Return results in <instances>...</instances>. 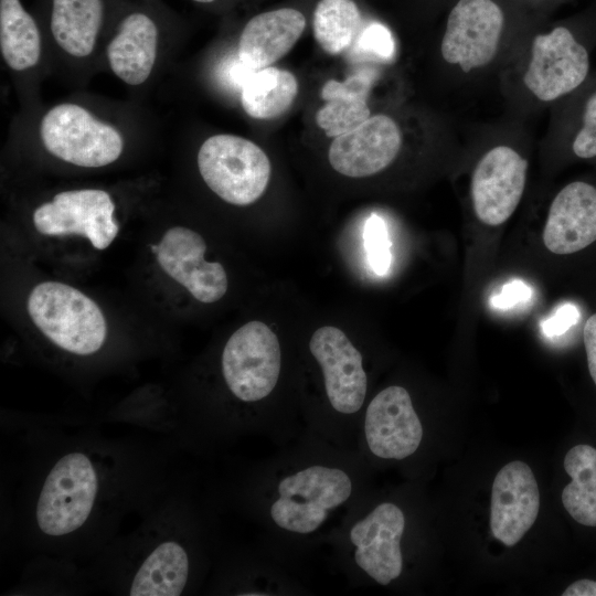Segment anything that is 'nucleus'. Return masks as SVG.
<instances>
[{
  "label": "nucleus",
  "instance_id": "39448f33",
  "mask_svg": "<svg viewBox=\"0 0 596 596\" xmlns=\"http://www.w3.org/2000/svg\"><path fill=\"white\" fill-rule=\"evenodd\" d=\"M198 167L205 184L223 201L249 205L265 192L270 161L253 141L228 134L209 137L198 152Z\"/></svg>",
  "mask_w": 596,
  "mask_h": 596
},
{
  "label": "nucleus",
  "instance_id": "4468645a",
  "mask_svg": "<svg viewBox=\"0 0 596 596\" xmlns=\"http://www.w3.org/2000/svg\"><path fill=\"white\" fill-rule=\"evenodd\" d=\"M539 509V487L531 468L520 460L503 466L492 483V535L507 546L515 545L535 522Z\"/></svg>",
  "mask_w": 596,
  "mask_h": 596
},
{
  "label": "nucleus",
  "instance_id": "6ab92c4d",
  "mask_svg": "<svg viewBox=\"0 0 596 596\" xmlns=\"http://www.w3.org/2000/svg\"><path fill=\"white\" fill-rule=\"evenodd\" d=\"M102 20L100 0H53L51 31L71 56L86 57L94 51Z\"/></svg>",
  "mask_w": 596,
  "mask_h": 596
},
{
  "label": "nucleus",
  "instance_id": "aec40b11",
  "mask_svg": "<svg viewBox=\"0 0 596 596\" xmlns=\"http://www.w3.org/2000/svg\"><path fill=\"white\" fill-rule=\"evenodd\" d=\"M190 576L185 549L174 542L159 544L138 568L129 589L131 596H178Z\"/></svg>",
  "mask_w": 596,
  "mask_h": 596
},
{
  "label": "nucleus",
  "instance_id": "2eb2a0df",
  "mask_svg": "<svg viewBox=\"0 0 596 596\" xmlns=\"http://www.w3.org/2000/svg\"><path fill=\"white\" fill-rule=\"evenodd\" d=\"M596 241V188L583 181L566 184L553 199L545 226V247L558 255L582 251Z\"/></svg>",
  "mask_w": 596,
  "mask_h": 596
},
{
  "label": "nucleus",
  "instance_id": "a211bd4d",
  "mask_svg": "<svg viewBox=\"0 0 596 596\" xmlns=\"http://www.w3.org/2000/svg\"><path fill=\"white\" fill-rule=\"evenodd\" d=\"M374 79V72L362 71L343 82L324 83L321 97L327 103L317 111L316 123L328 137L345 134L371 116L366 98Z\"/></svg>",
  "mask_w": 596,
  "mask_h": 596
},
{
  "label": "nucleus",
  "instance_id": "412c9836",
  "mask_svg": "<svg viewBox=\"0 0 596 596\" xmlns=\"http://www.w3.org/2000/svg\"><path fill=\"white\" fill-rule=\"evenodd\" d=\"M298 93L292 73L268 66L249 75L241 88V104L255 119H273L288 110Z\"/></svg>",
  "mask_w": 596,
  "mask_h": 596
},
{
  "label": "nucleus",
  "instance_id": "7c9ffc66",
  "mask_svg": "<svg viewBox=\"0 0 596 596\" xmlns=\"http://www.w3.org/2000/svg\"><path fill=\"white\" fill-rule=\"evenodd\" d=\"M563 596H596V581L579 579L572 583L562 594Z\"/></svg>",
  "mask_w": 596,
  "mask_h": 596
},
{
  "label": "nucleus",
  "instance_id": "f257e3e1",
  "mask_svg": "<svg viewBox=\"0 0 596 596\" xmlns=\"http://www.w3.org/2000/svg\"><path fill=\"white\" fill-rule=\"evenodd\" d=\"M260 464L247 489L248 507L266 545L300 562L327 545L371 490V467L358 450L305 430Z\"/></svg>",
  "mask_w": 596,
  "mask_h": 596
},
{
  "label": "nucleus",
  "instance_id": "423d86ee",
  "mask_svg": "<svg viewBox=\"0 0 596 596\" xmlns=\"http://www.w3.org/2000/svg\"><path fill=\"white\" fill-rule=\"evenodd\" d=\"M40 137L51 155L85 168L110 164L124 150V138L114 126L72 103L58 104L44 114Z\"/></svg>",
  "mask_w": 596,
  "mask_h": 596
},
{
  "label": "nucleus",
  "instance_id": "393cba45",
  "mask_svg": "<svg viewBox=\"0 0 596 596\" xmlns=\"http://www.w3.org/2000/svg\"><path fill=\"white\" fill-rule=\"evenodd\" d=\"M353 52L359 57L386 62L395 54V41L384 24L372 22L358 35Z\"/></svg>",
  "mask_w": 596,
  "mask_h": 596
},
{
  "label": "nucleus",
  "instance_id": "b1692460",
  "mask_svg": "<svg viewBox=\"0 0 596 596\" xmlns=\"http://www.w3.org/2000/svg\"><path fill=\"white\" fill-rule=\"evenodd\" d=\"M360 22L353 0H320L313 12V35L323 51L336 55L352 44Z\"/></svg>",
  "mask_w": 596,
  "mask_h": 596
},
{
  "label": "nucleus",
  "instance_id": "c756f323",
  "mask_svg": "<svg viewBox=\"0 0 596 596\" xmlns=\"http://www.w3.org/2000/svg\"><path fill=\"white\" fill-rule=\"evenodd\" d=\"M583 339L589 374L596 384V313L592 315L586 320L583 330Z\"/></svg>",
  "mask_w": 596,
  "mask_h": 596
},
{
  "label": "nucleus",
  "instance_id": "bb28decb",
  "mask_svg": "<svg viewBox=\"0 0 596 596\" xmlns=\"http://www.w3.org/2000/svg\"><path fill=\"white\" fill-rule=\"evenodd\" d=\"M572 150L582 159L596 157V92L585 105L583 124L574 137Z\"/></svg>",
  "mask_w": 596,
  "mask_h": 596
},
{
  "label": "nucleus",
  "instance_id": "2f4dec72",
  "mask_svg": "<svg viewBox=\"0 0 596 596\" xmlns=\"http://www.w3.org/2000/svg\"><path fill=\"white\" fill-rule=\"evenodd\" d=\"M196 2H201V3H209V2H212L214 0H194Z\"/></svg>",
  "mask_w": 596,
  "mask_h": 596
},
{
  "label": "nucleus",
  "instance_id": "7ed1b4c3",
  "mask_svg": "<svg viewBox=\"0 0 596 596\" xmlns=\"http://www.w3.org/2000/svg\"><path fill=\"white\" fill-rule=\"evenodd\" d=\"M34 324L61 349L88 355L98 351L107 334L99 307L78 289L57 281L36 285L28 299Z\"/></svg>",
  "mask_w": 596,
  "mask_h": 596
},
{
  "label": "nucleus",
  "instance_id": "ddd939ff",
  "mask_svg": "<svg viewBox=\"0 0 596 596\" xmlns=\"http://www.w3.org/2000/svg\"><path fill=\"white\" fill-rule=\"evenodd\" d=\"M402 145L403 135L396 120L377 114L334 137L328 158L340 174L365 178L387 168L396 159Z\"/></svg>",
  "mask_w": 596,
  "mask_h": 596
},
{
  "label": "nucleus",
  "instance_id": "dca6fc26",
  "mask_svg": "<svg viewBox=\"0 0 596 596\" xmlns=\"http://www.w3.org/2000/svg\"><path fill=\"white\" fill-rule=\"evenodd\" d=\"M305 26L302 13L291 8L257 14L241 33L237 56L253 71L268 67L291 50Z\"/></svg>",
  "mask_w": 596,
  "mask_h": 596
},
{
  "label": "nucleus",
  "instance_id": "9b49d317",
  "mask_svg": "<svg viewBox=\"0 0 596 596\" xmlns=\"http://www.w3.org/2000/svg\"><path fill=\"white\" fill-rule=\"evenodd\" d=\"M528 160L514 147H490L476 163L470 195L477 219L489 226L508 221L517 210L526 183Z\"/></svg>",
  "mask_w": 596,
  "mask_h": 596
},
{
  "label": "nucleus",
  "instance_id": "20e7f679",
  "mask_svg": "<svg viewBox=\"0 0 596 596\" xmlns=\"http://www.w3.org/2000/svg\"><path fill=\"white\" fill-rule=\"evenodd\" d=\"M425 428L412 395L393 384L369 398L358 425L355 447L371 468L404 461L421 449Z\"/></svg>",
  "mask_w": 596,
  "mask_h": 596
},
{
  "label": "nucleus",
  "instance_id": "f03ea898",
  "mask_svg": "<svg viewBox=\"0 0 596 596\" xmlns=\"http://www.w3.org/2000/svg\"><path fill=\"white\" fill-rule=\"evenodd\" d=\"M407 524L398 502L375 497L370 490L326 545L330 565L355 587L396 583L406 566L403 542Z\"/></svg>",
  "mask_w": 596,
  "mask_h": 596
},
{
  "label": "nucleus",
  "instance_id": "0eeeda50",
  "mask_svg": "<svg viewBox=\"0 0 596 596\" xmlns=\"http://www.w3.org/2000/svg\"><path fill=\"white\" fill-rule=\"evenodd\" d=\"M98 491V477L83 453L63 456L47 475L36 504V523L50 536L79 529L88 519Z\"/></svg>",
  "mask_w": 596,
  "mask_h": 596
},
{
  "label": "nucleus",
  "instance_id": "4be33fe9",
  "mask_svg": "<svg viewBox=\"0 0 596 596\" xmlns=\"http://www.w3.org/2000/svg\"><path fill=\"white\" fill-rule=\"evenodd\" d=\"M0 51L13 71L35 66L41 56V35L33 18L19 0H0Z\"/></svg>",
  "mask_w": 596,
  "mask_h": 596
},
{
  "label": "nucleus",
  "instance_id": "a878e982",
  "mask_svg": "<svg viewBox=\"0 0 596 596\" xmlns=\"http://www.w3.org/2000/svg\"><path fill=\"white\" fill-rule=\"evenodd\" d=\"M364 242L372 269L379 275H384L391 265V244L385 223L380 216L371 215L368 220Z\"/></svg>",
  "mask_w": 596,
  "mask_h": 596
},
{
  "label": "nucleus",
  "instance_id": "f8f14e48",
  "mask_svg": "<svg viewBox=\"0 0 596 596\" xmlns=\"http://www.w3.org/2000/svg\"><path fill=\"white\" fill-rule=\"evenodd\" d=\"M163 272L181 284L196 300L212 304L227 290V275L217 262L204 259L203 237L184 226L169 228L156 245H150Z\"/></svg>",
  "mask_w": 596,
  "mask_h": 596
},
{
  "label": "nucleus",
  "instance_id": "f3484780",
  "mask_svg": "<svg viewBox=\"0 0 596 596\" xmlns=\"http://www.w3.org/2000/svg\"><path fill=\"white\" fill-rule=\"evenodd\" d=\"M158 50V29L146 14L135 12L121 22L107 46L113 73L128 85H140L150 76Z\"/></svg>",
  "mask_w": 596,
  "mask_h": 596
},
{
  "label": "nucleus",
  "instance_id": "6e6552de",
  "mask_svg": "<svg viewBox=\"0 0 596 596\" xmlns=\"http://www.w3.org/2000/svg\"><path fill=\"white\" fill-rule=\"evenodd\" d=\"M504 14L493 0H458L440 42L443 60L461 74L490 66L501 51Z\"/></svg>",
  "mask_w": 596,
  "mask_h": 596
},
{
  "label": "nucleus",
  "instance_id": "1a4fd4ad",
  "mask_svg": "<svg viewBox=\"0 0 596 596\" xmlns=\"http://www.w3.org/2000/svg\"><path fill=\"white\" fill-rule=\"evenodd\" d=\"M588 71L585 46L567 28L556 26L532 40L521 82L535 100L551 103L581 86Z\"/></svg>",
  "mask_w": 596,
  "mask_h": 596
},
{
  "label": "nucleus",
  "instance_id": "9d476101",
  "mask_svg": "<svg viewBox=\"0 0 596 596\" xmlns=\"http://www.w3.org/2000/svg\"><path fill=\"white\" fill-rule=\"evenodd\" d=\"M115 203L99 189L70 190L36 207L33 224L43 235H81L97 249L107 248L118 234Z\"/></svg>",
  "mask_w": 596,
  "mask_h": 596
},
{
  "label": "nucleus",
  "instance_id": "cd10ccee",
  "mask_svg": "<svg viewBox=\"0 0 596 596\" xmlns=\"http://www.w3.org/2000/svg\"><path fill=\"white\" fill-rule=\"evenodd\" d=\"M530 297L531 288L520 279H513L504 284L501 290L491 297L490 305L496 309L505 310L528 301Z\"/></svg>",
  "mask_w": 596,
  "mask_h": 596
},
{
  "label": "nucleus",
  "instance_id": "c85d7f7f",
  "mask_svg": "<svg viewBox=\"0 0 596 596\" xmlns=\"http://www.w3.org/2000/svg\"><path fill=\"white\" fill-rule=\"evenodd\" d=\"M578 319V311L572 304L557 307L554 312L542 323L545 336L554 337L564 333Z\"/></svg>",
  "mask_w": 596,
  "mask_h": 596
},
{
  "label": "nucleus",
  "instance_id": "5701e85b",
  "mask_svg": "<svg viewBox=\"0 0 596 596\" xmlns=\"http://www.w3.org/2000/svg\"><path fill=\"white\" fill-rule=\"evenodd\" d=\"M564 469L572 478L562 492L564 508L578 523L596 526V449L574 446L565 455Z\"/></svg>",
  "mask_w": 596,
  "mask_h": 596
}]
</instances>
